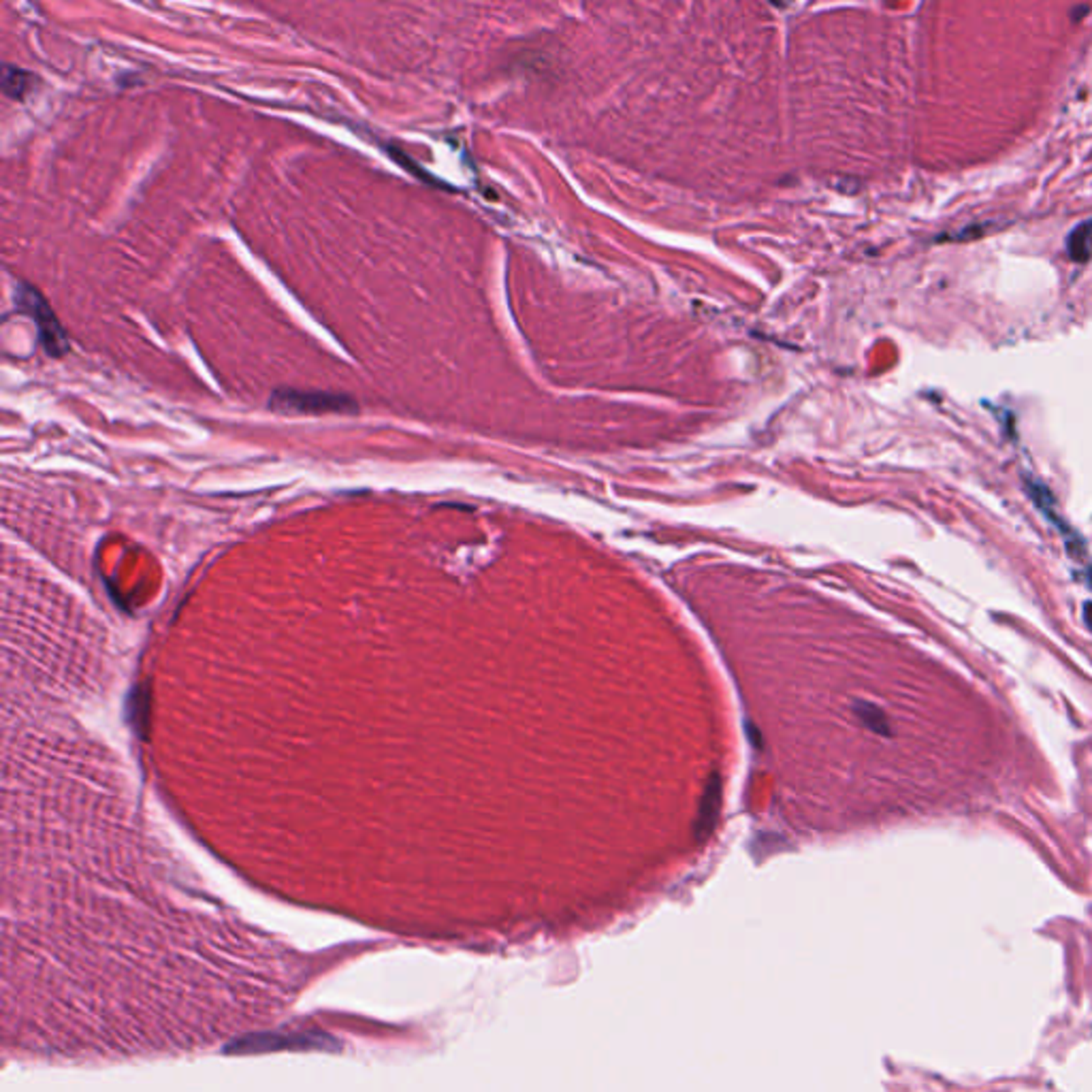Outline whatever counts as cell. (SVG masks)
Here are the masks:
<instances>
[{
    "label": "cell",
    "instance_id": "obj_2",
    "mask_svg": "<svg viewBox=\"0 0 1092 1092\" xmlns=\"http://www.w3.org/2000/svg\"><path fill=\"white\" fill-rule=\"evenodd\" d=\"M15 305H18L19 312L30 316L37 323L39 341L50 356H65L71 350L69 335L60 325L58 316L45 302L43 294L39 293V288L19 282L15 286Z\"/></svg>",
    "mask_w": 1092,
    "mask_h": 1092
},
{
    "label": "cell",
    "instance_id": "obj_1",
    "mask_svg": "<svg viewBox=\"0 0 1092 1092\" xmlns=\"http://www.w3.org/2000/svg\"><path fill=\"white\" fill-rule=\"evenodd\" d=\"M267 408L276 414L291 416H323V414H356L359 403L346 393L302 391L291 386H279L269 395Z\"/></svg>",
    "mask_w": 1092,
    "mask_h": 1092
},
{
    "label": "cell",
    "instance_id": "obj_5",
    "mask_svg": "<svg viewBox=\"0 0 1092 1092\" xmlns=\"http://www.w3.org/2000/svg\"><path fill=\"white\" fill-rule=\"evenodd\" d=\"M858 715H860L864 719V723H867L868 728H873L874 732L888 734V728H886L888 722H886V717H883V713L879 711V708L864 704V706L858 708Z\"/></svg>",
    "mask_w": 1092,
    "mask_h": 1092
},
{
    "label": "cell",
    "instance_id": "obj_4",
    "mask_svg": "<svg viewBox=\"0 0 1092 1092\" xmlns=\"http://www.w3.org/2000/svg\"><path fill=\"white\" fill-rule=\"evenodd\" d=\"M1069 258L1075 263H1086L1092 256V220H1084L1067 235Z\"/></svg>",
    "mask_w": 1092,
    "mask_h": 1092
},
{
    "label": "cell",
    "instance_id": "obj_6",
    "mask_svg": "<svg viewBox=\"0 0 1092 1092\" xmlns=\"http://www.w3.org/2000/svg\"><path fill=\"white\" fill-rule=\"evenodd\" d=\"M1084 621L1088 623V628L1092 630V602L1084 604Z\"/></svg>",
    "mask_w": 1092,
    "mask_h": 1092
},
{
    "label": "cell",
    "instance_id": "obj_3",
    "mask_svg": "<svg viewBox=\"0 0 1092 1092\" xmlns=\"http://www.w3.org/2000/svg\"><path fill=\"white\" fill-rule=\"evenodd\" d=\"M34 81H37V75L22 69V66L9 65V62H4L3 65L0 90H3V95L7 98H13V101H24V98L28 96V92H33Z\"/></svg>",
    "mask_w": 1092,
    "mask_h": 1092
},
{
    "label": "cell",
    "instance_id": "obj_7",
    "mask_svg": "<svg viewBox=\"0 0 1092 1092\" xmlns=\"http://www.w3.org/2000/svg\"><path fill=\"white\" fill-rule=\"evenodd\" d=\"M1088 583H1090V584H1092V570H1090V572H1088Z\"/></svg>",
    "mask_w": 1092,
    "mask_h": 1092
}]
</instances>
